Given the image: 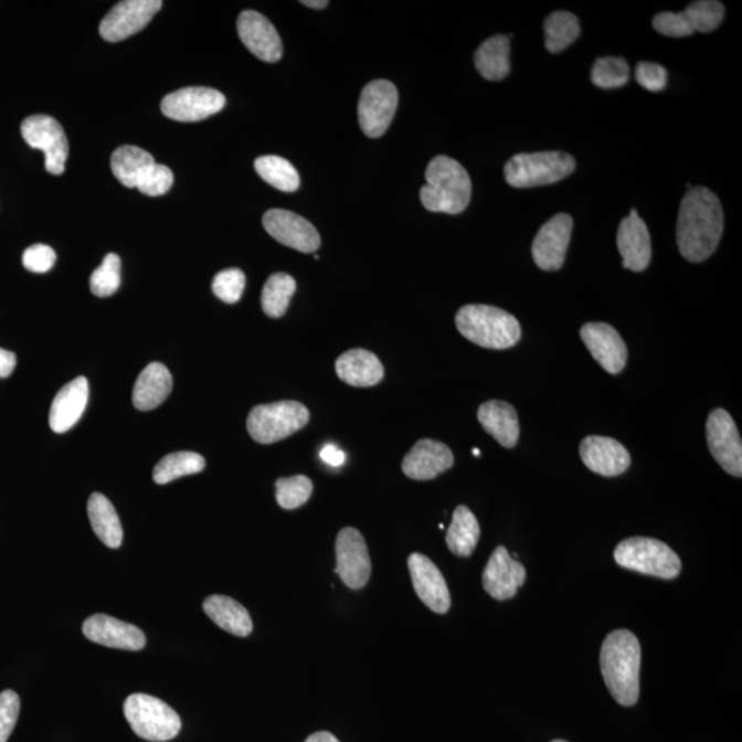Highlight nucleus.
Returning <instances> with one entry per match:
<instances>
[{
    "mask_svg": "<svg viewBox=\"0 0 742 742\" xmlns=\"http://www.w3.org/2000/svg\"><path fill=\"white\" fill-rule=\"evenodd\" d=\"M724 216L721 200L710 189L697 186L680 201L677 244L690 263H701L716 253L721 243Z\"/></svg>",
    "mask_w": 742,
    "mask_h": 742,
    "instance_id": "nucleus-1",
    "label": "nucleus"
},
{
    "mask_svg": "<svg viewBox=\"0 0 742 742\" xmlns=\"http://www.w3.org/2000/svg\"><path fill=\"white\" fill-rule=\"evenodd\" d=\"M601 671L612 697L623 707L639 699L640 645L628 629H616L605 638L601 649Z\"/></svg>",
    "mask_w": 742,
    "mask_h": 742,
    "instance_id": "nucleus-2",
    "label": "nucleus"
},
{
    "mask_svg": "<svg viewBox=\"0 0 742 742\" xmlns=\"http://www.w3.org/2000/svg\"><path fill=\"white\" fill-rule=\"evenodd\" d=\"M426 184L420 191L425 210L458 215L468 208L471 182L468 171L447 156H437L425 171Z\"/></svg>",
    "mask_w": 742,
    "mask_h": 742,
    "instance_id": "nucleus-3",
    "label": "nucleus"
},
{
    "mask_svg": "<svg viewBox=\"0 0 742 742\" xmlns=\"http://www.w3.org/2000/svg\"><path fill=\"white\" fill-rule=\"evenodd\" d=\"M455 325L466 340L488 350H508L521 339L519 320L498 307L465 306L455 315Z\"/></svg>",
    "mask_w": 742,
    "mask_h": 742,
    "instance_id": "nucleus-4",
    "label": "nucleus"
},
{
    "mask_svg": "<svg viewBox=\"0 0 742 742\" xmlns=\"http://www.w3.org/2000/svg\"><path fill=\"white\" fill-rule=\"evenodd\" d=\"M575 168V159L564 151L520 153L506 162L505 179L511 188H537L562 181L570 177Z\"/></svg>",
    "mask_w": 742,
    "mask_h": 742,
    "instance_id": "nucleus-5",
    "label": "nucleus"
},
{
    "mask_svg": "<svg viewBox=\"0 0 742 742\" xmlns=\"http://www.w3.org/2000/svg\"><path fill=\"white\" fill-rule=\"evenodd\" d=\"M615 561L626 570L660 579H676L682 571L679 555L657 539L635 537L617 544Z\"/></svg>",
    "mask_w": 742,
    "mask_h": 742,
    "instance_id": "nucleus-6",
    "label": "nucleus"
},
{
    "mask_svg": "<svg viewBox=\"0 0 742 742\" xmlns=\"http://www.w3.org/2000/svg\"><path fill=\"white\" fill-rule=\"evenodd\" d=\"M124 716L138 738L165 742L176 739L182 729L181 718L157 697L135 693L124 702Z\"/></svg>",
    "mask_w": 742,
    "mask_h": 742,
    "instance_id": "nucleus-7",
    "label": "nucleus"
},
{
    "mask_svg": "<svg viewBox=\"0 0 742 742\" xmlns=\"http://www.w3.org/2000/svg\"><path fill=\"white\" fill-rule=\"evenodd\" d=\"M308 421L309 412L305 404L280 401L253 407L247 415L246 430L253 441L272 444L305 428Z\"/></svg>",
    "mask_w": 742,
    "mask_h": 742,
    "instance_id": "nucleus-8",
    "label": "nucleus"
},
{
    "mask_svg": "<svg viewBox=\"0 0 742 742\" xmlns=\"http://www.w3.org/2000/svg\"><path fill=\"white\" fill-rule=\"evenodd\" d=\"M21 135L33 149L42 150L46 156V170L52 176H62L70 155L64 128L46 115L26 117L21 124Z\"/></svg>",
    "mask_w": 742,
    "mask_h": 742,
    "instance_id": "nucleus-9",
    "label": "nucleus"
},
{
    "mask_svg": "<svg viewBox=\"0 0 742 742\" xmlns=\"http://www.w3.org/2000/svg\"><path fill=\"white\" fill-rule=\"evenodd\" d=\"M399 94L395 84L388 81H374L363 88L358 105V119L364 135L380 138L390 128L395 117Z\"/></svg>",
    "mask_w": 742,
    "mask_h": 742,
    "instance_id": "nucleus-10",
    "label": "nucleus"
},
{
    "mask_svg": "<svg viewBox=\"0 0 742 742\" xmlns=\"http://www.w3.org/2000/svg\"><path fill=\"white\" fill-rule=\"evenodd\" d=\"M708 448L727 474L742 476V443L738 425L727 410L716 409L707 420Z\"/></svg>",
    "mask_w": 742,
    "mask_h": 742,
    "instance_id": "nucleus-11",
    "label": "nucleus"
},
{
    "mask_svg": "<svg viewBox=\"0 0 742 742\" xmlns=\"http://www.w3.org/2000/svg\"><path fill=\"white\" fill-rule=\"evenodd\" d=\"M226 105V98L218 89L210 87H186L168 94L161 103V112L168 119L195 123L219 114Z\"/></svg>",
    "mask_w": 742,
    "mask_h": 742,
    "instance_id": "nucleus-12",
    "label": "nucleus"
},
{
    "mask_svg": "<svg viewBox=\"0 0 742 742\" xmlns=\"http://www.w3.org/2000/svg\"><path fill=\"white\" fill-rule=\"evenodd\" d=\"M336 573L352 590L367 586L371 575L368 544L361 532L347 527L336 539Z\"/></svg>",
    "mask_w": 742,
    "mask_h": 742,
    "instance_id": "nucleus-13",
    "label": "nucleus"
},
{
    "mask_svg": "<svg viewBox=\"0 0 742 742\" xmlns=\"http://www.w3.org/2000/svg\"><path fill=\"white\" fill-rule=\"evenodd\" d=\"M161 8V0H126L117 3L100 22V36L110 43L131 38L142 31Z\"/></svg>",
    "mask_w": 742,
    "mask_h": 742,
    "instance_id": "nucleus-14",
    "label": "nucleus"
},
{
    "mask_svg": "<svg viewBox=\"0 0 742 742\" xmlns=\"http://www.w3.org/2000/svg\"><path fill=\"white\" fill-rule=\"evenodd\" d=\"M572 230L573 219L568 213H559L543 224L531 250L533 262L543 272H556L564 266Z\"/></svg>",
    "mask_w": 742,
    "mask_h": 742,
    "instance_id": "nucleus-15",
    "label": "nucleus"
},
{
    "mask_svg": "<svg viewBox=\"0 0 742 742\" xmlns=\"http://www.w3.org/2000/svg\"><path fill=\"white\" fill-rule=\"evenodd\" d=\"M263 226L279 244L303 253H314L320 246L317 229L307 219L285 210L264 213Z\"/></svg>",
    "mask_w": 742,
    "mask_h": 742,
    "instance_id": "nucleus-16",
    "label": "nucleus"
},
{
    "mask_svg": "<svg viewBox=\"0 0 742 742\" xmlns=\"http://www.w3.org/2000/svg\"><path fill=\"white\" fill-rule=\"evenodd\" d=\"M415 593L435 614H447L452 606V595L441 570L428 556L413 553L407 560Z\"/></svg>",
    "mask_w": 742,
    "mask_h": 742,
    "instance_id": "nucleus-17",
    "label": "nucleus"
},
{
    "mask_svg": "<svg viewBox=\"0 0 742 742\" xmlns=\"http://www.w3.org/2000/svg\"><path fill=\"white\" fill-rule=\"evenodd\" d=\"M581 339L595 361L610 374L622 373L627 364L626 344L615 328L608 324L590 322L582 326Z\"/></svg>",
    "mask_w": 742,
    "mask_h": 742,
    "instance_id": "nucleus-18",
    "label": "nucleus"
},
{
    "mask_svg": "<svg viewBox=\"0 0 742 742\" xmlns=\"http://www.w3.org/2000/svg\"><path fill=\"white\" fill-rule=\"evenodd\" d=\"M237 31L245 47L264 62H278L283 59L284 46L279 33L266 17L257 11L246 10L237 21Z\"/></svg>",
    "mask_w": 742,
    "mask_h": 742,
    "instance_id": "nucleus-19",
    "label": "nucleus"
},
{
    "mask_svg": "<svg viewBox=\"0 0 742 742\" xmlns=\"http://www.w3.org/2000/svg\"><path fill=\"white\" fill-rule=\"evenodd\" d=\"M83 634L87 639L106 648L135 651L144 649L146 645L142 629L104 614L89 616L83 623Z\"/></svg>",
    "mask_w": 742,
    "mask_h": 742,
    "instance_id": "nucleus-20",
    "label": "nucleus"
},
{
    "mask_svg": "<svg viewBox=\"0 0 742 742\" xmlns=\"http://www.w3.org/2000/svg\"><path fill=\"white\" fill-rule=\"evenodd\" d=\"M526 577L524 565L511 559L508 549L498 547L483 572V586L492 598L506 601L515 597L517 590L524 584Z\"/></svg>",
    "mask_w": 742,
    "mask_h": 742,
    "instance_id": "nucleus-21",
    "label": "nucleus"
},
{
    "mask_svg": "<svg viewBox=\"0 0 742 742\" xmlns=\"http://www.w3.org/2000/svg\"><path fill=\"white\" fill-rule=\"evenodd\" d=\"M453 465L454 454L446 444L432 441V438H423L415 443L403 458L402 470L409 479L426 481L452 469Z\"/></svg>",
    "mask_w": 742,
    "mask_h": 742,
    "instance_id": "nucleus-22",
    "label": "nucleus"
},
{
    "mask_svg": "<svg viewBox=\"0 0 742 742\" xmlns=\"http://www.w3.org/2000/svg\"><path fill=\"white\" fill-rule=\"evenodd\" d=\"M583 464L594 474L615 477L627 471L632 455L622 443L606 436H587L581 443Z\"/></svg>",
    "mask_w": 742,
    "mask_h": 742,
    "instance_id": "nucleus-23",
    "label": "nucleus"
},
{
    "mask_svg": "<svg viewBox=\"0 0 742 742\" xmlns=\"http://www.w3.org/2000/svg\"><path fill=\"white\" fill-rule=\"evenodd\" d=\"M617 247L623 257V267L634 273L644 272L651 261V243L648 226L632 210L617 230Z\"/></svg>",
    "mask_w": 742,
    "mask_h": 742,
    "instance_id": "nucleus-24",
    "label": "nucleus"
},
{
    "mask_svg": "<svg viewBox=\"0 0 742 742\" xmlns=\"http://www.w3.org/2000/svg\"><path fill=\"white\" fill-rule=\"evenodd\" d=\"M89 388L86 377L67 382L54 398L50 409V428L55 433H65L82 418L88 403Z\"/></svg>",
    "mask_w": 742,
    "mask_h": 742,
    "instance_id": "nucleus-25",
    "label": "nucleus"
},
{
    "mask_svg": "<svg viewBox=\"0 0 742 742\" xmlns=\"http://www.w3.org/2000/svg\"><path fill=\"white\" fill-rule=\"evenodd\" d=\"M336 373L348 385L368 388L380 384L384 379V367L373 352L356 348L337 359Z\"/></svg>",
    "mask_w": 742,
    "mask_h": 742,
    "instance_id": "nucleus-26",
    "label": "nucleus"
},
{
    "mask_svg": "<svg viewBox=\"0 0 742 742\" xmlns=\"http://www.w3.org/2000/svg\"><path fill=\"white\" fill-rule=\"evenodd\" d=\"M477 418L488 435H491L500 446L513 448L519 442V415L511 404L502 401L483 403L477 412Z\"/></svg>",
    "mask_w": 742,
    "mask_h": 742,
    "instance_id": "nucleus-27",
    "label": "nucleus"
},
{
    "mask_svg": "<svg viewBox=\"0 0 742 742\" xmlns=\"http://www.w3.org/2000/svg\"><path fill=\"white\" fill-rule=\"evenodd\" d=\"M172 391V375L165 364L150 363L135 382L132 403L139 412H150L166 402Z\"/></svg>",
    "mask_w": 742,
    "mask_h": 742,
    "instance_id": "nucleus-28",
    "label": "nucleus"
},
{
    "mask_svg": "<svg viewBox=\"0 0 742 742\" xmlns=\"http://www.w3.org/2000/svg\"><path fill=\"white\" fill-rule=\"evenodd\" d=\"M202 608L216 626L235 635V637H250L253 632L250 612L237 601L226 597V595H211L204 601Z\"/></svg>",
    "mask_w": 742,
    "mask_h": 742,
    "instance_id": "nucleus-29",
    "label": "nucleus"
},
{
    "mask_svg": "<svg viewBox=\"0 0 742 742\" xmlns=\"http://www.w3.org/2000/svg\"><path fill=\"white\" fill-rule=\"evenodd\" d=\"M87 513L95 536L110 549H119L123 543V527L114 505L105 495L94 492L88 499Z\"/></svg>",
    "mask_w": 742,
    "mask_h": 742,
    "instance_id": "nucleus-30",
    "label": "nucleus"
},
{
    "mask_svg": "<svg viewBox=\"0 0 742 742\" xmlns=\"http://www.w3.org/2000/svg\"><path fill=\"white\" fill-rule=\"evenodd\" d=\"M510 39L497 35L487 39L475 54L476 70L487 81L499 82L510 73Z\"/></svg>",
    "mask_w": 742,
    "mask_h": 742,
    "instance_id": "nucleus-31",
    "label": "nucleus"
},
{
    "mask_svg": "<svg viewBox=\"0 0 742 742\" xmlns=\"http://www.w3.org/2000/svg\"><path fill=\"white\" fill-rule=\"evenodd\" d=\"M156 165L155 157L137 146H121L112 155V172L126 188H137L140 178Z\"/></svg>",
    "mask_w": 742,
    "mask_h": 742,
    "instance_id": "nucleus-32",
    "label": "nucleus"
},
{
    "mask_svg": "<svg viewBox=\"0 0 742 742\" xmlns=\"http://www.w3.org/2000/svg\"><path fill=\"white\" fill-rule=\"evenodd\" d=\"M480 539V526L468 506L460 505L454 510L452 524L448 527L446 542L452 553L458 556L474 554Z\"/></svg>",
    "mask_w": 742,
    "mask_h": 742,
    "instance_id": "nucleus-33",
    "label": "nucleus"
},
{
    "mask_svg": "<svg viewBox=\"0 0 742 742\" xmlns=\"http://www.w3.org/2000/svg\"><path fill=\"white\" fill-rule=\"evenodd\" d=\"M581 35L577 17L570 11H555L544 20V44L549 53H561Z\"/></svg>",
    "mask_w": 742,
    "mask_h": 742,
    "instance_id": "nucleus-34",
    "label": "nucleus"
},
{
    "mask_svg": "<svg viewBox=\"0 0 742 742\" xmlns=\"http://www.w3.org/2000/svg\"><path fill=\"white\" fill-rule=\"evenodd\" d=\"M255 170L264 182L272 184L273 188L279 191H284V193H294V191L300 188L299 172L283 157H258L255 161Z\"/></svg>",
    "mask_w": 742,
    "mask_h": 742,
    "instance_id": "nucleus-35",
    "label": "nucleus"
},
{
    "mask_svg": "<svg viewBox=\"0 0 742 742\" xmlns=\"http://www.w3.org/2000/svg\"><path fill=\"white\" fill-rule=\"evenodd\" d=\"M296 280L286 273L273 274L264 284L262 308L269 318L284 317L296 292Z\"/></svg>",
    "mask_w": 742,
    "mask_h": 742,
    "instance_id": "nucleus-36",
    "label": "nucleus"
},
{
    "mask_svg": "<svg viewBox=\"0 0 742 742\" xmlns=\"http://www.w3.org/2000/svg\"><path fill=\"white\" fill-rule=\"evenodd\" d=\"M205 468V459L202 455L193 452L168 454L156 465L153 480L157 485L165 486L179 477L200 474Z\"/></svg>",
    "mask_w": 742,
    "mask_h": 742,
    "instance_id": "nucleus-37",
    "label": "nucleus"
},
{
    "mask_svg": "<svg viewBox=\"0 0 742 742\" xmlns=\"http://www.w3.org/2000/svg\"><path fill=\"white\" fill-rule=\"evenodd\" d=\"M690 30L708 33L716 31L724 19V6L717 0H700L693 2L682 11Z\"/></svg>",
    "mask_w": 742,
    "mask_h": 742,
    "instance_id": "nucleus-38",
    "label": "nucleus"
},
{
    "mask_svg": "<svg viewBox=\"0 0 742 742\" xmlns=\"http://www.w3.org/2000/svg\"><path fill=\"white\" fill-rule=\"evenodd\" d=\"M275 488H277V494H275L277 502L286 510H294L306 505L314 490L312 481L303 475L283 477L275 483Z\"/></svg>",
    "mask_w": 742,
    "mask_h": 742,
    "instance_id": "nucleus-39",
    "label": "nucleus"
},
{
    "mask_svg": "<svg viewBox=\"0 0 742 742\" xmlns=\"http://www.w3.org/2000/svg\"><path fill=\"white\" fill-rule=\"evenodd\" d=\"M121 284V261L116 253H109L89 279V288L97 297H109L119 290Z\"/></svg>",
    "mask_w": 742,
    "mask_h": 742,
    "instance_id": "nucleus-40",
    "label": "nucleus"
},
{
    "mask_svg": "<svg viewBox=\"0 0 742 742\" xmlns=\"http://www.w3.org/2000/svg\"><path fill=\"white\" fill-rule=\"evenodd\" d=\"M629 78V66L624 59L604 57L594 62L592 81L600 88H618L626 86Z\"/></svg>",
    "mask_w": 742,
    "mask_h": 742,
    "instance_id": "nucleus-41",
    "label": "nucleus"
},
{
    "mask_svg": "<svg viewBox=\"0 0 742 742\" xmlns=\"http://www.w3.org/2000/svg\"><path fill=\"white\" fill-rule=\"evenodd\" d=\"M246 277L240 268H227L213 278L212 290L219 300L235 305L243 297Z\"/></svg>",
    "mask_w": 742,
    "mask_h": 742,
    "instance_id": "nucleus-42",
    "label": "nucleus"
},
{
    "mask_svg": "<svg viewBox=\"0 0 742 742\" xmlns=\"http://www.w3.org/2000/svg\"><path fill=\"white\" fill-rule=\"evenodd\" d=\"M173 184V173L170 168L162 165H153L140 178L137 189L140 193L149 197H159L168 193Z\"/></svg>",
    "mask_w": 742,
    "mask_h": 742,
    "instance_id": "nucleus-43",
    "label": "nucleus"
},
{
    "mask_svg": "<svg viewBox=\"0 0 742 742\" xmlns=\"http://www.w3.org/2000/svg\"><path fill=\"white\" fill-rule=\"evenodd\" d=\"M20 697L13 690L0 693V742H8L20 716Z\"/></svg>",
    "mask_w": 742,
    "mask_h": 742,
    "instance_id": "nucleus-44",
    "label": "nucleus"
},
{
    "mask_svg": "<svg viewBox=\"0 0 742 742\" xmlns=\"http://www.w3.org/2000/svg\"><path fill=\"white\" fill-rule=\"evenodd\" d=\"M55 262H57V255L53 247L43 244L28 247L22 255V264L31 273H47L54 267Z\"/></svg>",
    "mask_w": 742,
    "mask_h": 742,
    "instance_id": "nucleus-45",
    "label": "nucleus"
},
{
    "mask_svg": "<svg viewBox=\"0 0 742 742\" xmlns=\"http://www.w3.org/2000/svg\"><path fill=\"white\" fill-rule=\"evenodd\" d=\"M635 78L646 89L651 93H660L667 86V71L666 67L655 62H639L637 71H635Z\"/></svg>",
    "mask_w": 742,
    "mask_h": 742,
    "instance_id": "nucleus-46",
    "label": "nucleus"
},
{
    "mask_svg": "<svg viewBox=\"0 0 742 742\" xmlns=\"http://www.w3.org/2000/svg\"><path fill=\"white\" fill-rule=\"evenodd\" d=\"M654 28L661 35L670 38L693 35V31L690 30L683 13H670V11H666V13L657 14L654 19Z\"/></svg>",
    "mask_w": 742,
    "mask_h": 742,
    "instance_id": "nucleus-47",
    "label": "nucleus"
},
{
    "mask_svg": "<svg viewBox=\"0 0 742 742\" xmlns=\"http://www.w3.org/2000/svg\"><path fill=\"white\" fill-rule=\"evenodd\" d=\"M17 367L15 353L0 348V379H8Z\"/></svg>",
    "mask_w": 742,
    "mask_h": 742,
    "instance_id": "nucleus-48",
    "label": "nucleus"
},
{
    "mask_svg": "<svg viewBox=\"0 0 742 742\" xmlns=\"http://www.w3.org/2000/svg\"><path fill=\"white\" fill-rule=\"evenodd\" d=\"M320 458L330 466H341L344 464L346 454L335 446H326L322 452H320Z\"/></svg>",
    "mask_w": 742,
    "mask_h": 742,
    "instance_id": "nucleus-49",
    "label": "nucleus"
},
{
    "mask_svg": "<svg viewBox=\"0 0 742 742\" xmlns=\"http://www.w3.org/2000/svg\"><path fill=\"white\" fill-rule=\"evenodd\" d=\"M305 742H340L333 734L328 732H318L309 735Z\"/></svg>",
    "mask_w": 742,
    "mask_h": 742,
    "instance_id": "nucleus-50",
    "label": "nucleus"
},
{
    "mask_svg": "<svg viewBox=\"0 0 742 742\" xmlns=\"http://www.w3.org/2000/svg\"><path fill=\"white\" fill-rule=\"evenodd\" d=\"M301 4L307 6L309 9H325L326 6H329L328 0H303Z\"/></svg>",
    "mask_w": 742,
    "mask_h": 742,
    "instance_id": "nucleus-51",
    "label": "nucleus"
},
{
    "mask_svg": "<svg viewBox=\"0 0 742 742\" xmlns=\"http://www.w3.org/2000/svg\"><path fill=\"white\" fill-rule=\"evenodd\" d=\"M474 454L476 455V457H479V455H480L479 449L475 448V449H474Z\"/></svg>",
    "mask_w": 742,
    "mask_h": 742,
    "instance_id": "nucleus-52",
    "label": "nucleus"
},
{
    "mask_svg": "<svg viewBox=\"0 0 742 742\" xmlns=\"http://www.w3.org/2000/svg\"><path fill=\"white\" fill-rule=\"evenodd\" d=\"M552 742H568V741H565V740H554Z\"/></svg>",
    "mask_w": 742,
    "mask_h": 742,
    "instance_id": "nucleus-53",
    "label": "nucleus"
}]
</instances>
